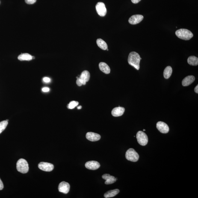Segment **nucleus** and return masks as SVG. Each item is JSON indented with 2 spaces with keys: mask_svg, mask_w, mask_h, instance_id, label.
Masks as SVG:
<instances>
[{
  "mask_svg": "<svg viewBox=\"0 0 198 198\" xmlns=\"http://www.w3.org/2000/svg\"><path fill=\"white\" fill-rule=\"evenodd\" d=\"M141 59L140 55L138 53L132 51L129 54L128 61L130 65L138 70L140 68V62Z\"/></svg>",
  "mask_w": 198,
  "mask_h": 198,
  "instance_id": "obj_1",
  "label": "nucleus"
},
{
  "mask_svg": "<svg viewBox=\"0 0 198 198\" xmlns=\"http://www.w3.org/2000/svg\"><path fill=\"white\" fill-rule=\"evenodd\" d=\"M175 34L179 38L185 40H189L193 37L192 33L186 29H180L177 30L175 32Z\"/></svg>",
  "mask_w": 198,
  "mask_h": 198,
  "instance_id": "obj_2",
  "label": "nucleus"
},
{
  "mask_svg": "<svg viewBox=\"0 0 198 198\" xmlns=\"http://www.w3.org/2000/svg\"><path fill=\"white\" fill-rule=\"evenodd\" d=\"M90 73L88 71H84L79 77H77V85L78 86H81L82 85H85L86 83L90 79Z\"/></svg>",
  "mask_w": 198,
  "mask_h": 198,
  "instance_id": "obj_3",
  "label": "nucleus"
},
{
  "mask_svg": "<svg viewBox=\"0 0 198 198\" xmlns=\"http://www.w3.org/2000/svg\"><path fill=\"white\" fill-rule=\"evenodd\" d=\"M17 169L18 171L22 174L28 173L29 171L28 163L23 158L19 159L17 163Z\"/></svg>",
  "mask_w": 198,
  "mask_h": 198,
  "instance_id": "obj_4",
  "label": "nucleus"
},
{
  "mask_svg": "<svg viewBox=\"0 0 198 198\" xmlns=\"http://www.w3.org/2000/svg\"><path fill=\"white\" fill-rule=\"evenodd\" d=\"M125 158L130 161L137 162L139 160V156L135 150L130 148L125 153Z\"/></svg>",
  "mask_w": 198,
  "mask_h": 198,
  "instance_id": "obj_5",
  "label": "nucleus"
},
{
  "mask_svg": "<svg viewBox=\"0 0 198 198\" xmlns=\"http://www.w3.org/2000/svg\"><path fill=\"white\" fill-rule=\"evenodd\" d=\"M137 141L142 146H145L147 144L148 139L147 135L144 132L139 131L137 133L136 135Z\"/></svg>",
  "mask_w": 198,
  "mask_h": 198,
  "instance_id": "obj_6",
  "label": "nucleus"
},
{
  "mask_svg": "<svg viewBox=\"0 0 198 198\" xmlns=\"http://www.w3.org/2000/svg\"><path fill=\"white\" fill-rule=\"evenodd\" d=\"M96 9L98 14L101 17L105 16L107 13L105 4L101 2H98L96 5Z\"/></svg>",
  "mask_w": 198,
  "mask_h": 198,
  "instance_id": "obj_7",
  "label": "nucleus"
},
{
  "mask_svg": "<svg viewBox=\"0 0 198 198\" xmlns=\"http://www.w3.org/2000/svg\"><path fill=\"white\" fill-rule=\"evenodd\" d=\"M39 168L43 171L50 172L53 170V165L51 163L46 162H41L38 164Z\"/></svg>",
  "mask_w": 198,
  "mask_h": 198,
  "instance_id": "obj_8",
  "label": "nucleus"
},
{
  "mask_svg": "<svg viewBox=\"0 0 198 198\" xmlns=\"http://www.w3.org/2000/svg\"><path fill=\"white\" fill-rule=\"evenodd\" d=\"M143 15L140 14L134 15L130 18L128 22L131 24L136 25L140 23L143 19Z\"/></svg>",
  "mask_w": 198,
  "mask_h": 198,
  "instance_id": "obj_9",
  "label": "nucleus"
},
{
  "mask_svg": "<svg viewBox=\"0 0 198 198\" xmlns=\"http://www.w3.org/2000/svg\"><path fill=\"white\" fill-rule=\"evenodd\" d=\"M156 127L160 132L162 133H167L169 131V128L167 124L162 122H158L156 125Z\"/></svg>",
  "mask_w": 198,
  "mask_h": 198,
  "instance_id": "obj_10",
  "label": "nucleus"
},
{
  "mask_svg": "<svg viewBox=\"0 0 198 198\" xmlns=\"http://www.w3.org/2000/svg\"><path fill=\"white\" fill-rule=\"evenodd\" d=\"M70 186L68 183L63 181L58 186L59 191L64 194H67L70 190Z\"/></svg>",
  "mask_w": 198,
  "mask_h": 198,
  "instance_id": "obj_11",
  "label": "nucleus"
},
{
  "mask_svg": "<svg viewBox=\"0 0 198 198\" xmlns=\"http://www.w3.org/2000/svg\"><path fill=\"white\" fill-rule=\"evenodd\" d=\"M85 167L89 170H94L99 169L100 167V165L97 161H91L86 163Z\"/></svg>",
  "mask_w": 198,
  "mask_h": 198,
  "instance_id": "obj_12",
  "label": "nucleus"
},
{
  "mask_svg": "<svg viewBox=\"0 0 198 198\" xmlns=\"http://www.w3.org/2000/svg\"><path fill=\"white\" fill-rule=\"evenodd\" d=\"M86 138L88 140L91 141H98L101 139V136L99 134L93 132H87L86 135Z\"/></svg>",
  "mask_w": 198,
  "mask_h": 198,
  "instance_id": "obj_13",
  "label": "nucleus"
},
{
  "mask_svg": "<svg viewBox=\"0 0 198 198\" xmlns=\"http://www.w3.org/2000/svg\"><path fill=\"white\" fill-rule=\"evenodd\" d=\"M102 178L106 180L105 184L106 185H109L114 183L117 180V178L114 176H111L109 174H105L102 175Z\"/></svg>",
  "mask_w": 198,
  "mask_h": 198,
  "instance_id": "obj_14",
  "label": "nucleus"
},
{
  "mask_svg": "<svg viewBox=\"0 0 198 198\" xmlns=\"http://www.w3.org/2000/svg\"><path fill=\"white\" fill-rule=\"evenodd\" d=\"M125 111V108L119 106L113 109L112 111V114L114 117H119L122 116L124 114Z\"/></svg>",
  "mask_w": 198,
  "mask_h": 198,
  "instance_id": "obj_15",
  "label": "nucleus"
},
{
  "mask_svg": "<svg viewBox=\"0 0 198 198\" xmlns=\"http://www.w3.org/2000/svg\"><path fill=\"white\" fill-rule=\"evenodd\" d=\"M195 79V77L192 75L188 76L184 78L182 81V84L184 86H187L194 82Z\"/></svg>",
  "mask_w": 198,
  "mask_h": 198,
  "instance_id": "obj_16",
  "label": "nucleus"
},
{
  "mask_svg": "<svg viewBox=\"0 0 198 198\" xmlns=\"http://www.w3.org/2000/svg\"><path fill=\"white\" fill-rule=\"evenodd\" d=\"M99 66L100 69L104 73L108 74L110 73L111 69H110L109 66L106 63L101 62L99 63Z\"/></svg>",
  "mask_w": 198,
  "mask_h": 198,
  "instance_id": "obj_17",
  "label": "nucleus"
},
{
  "mask_svg": "<svg viewBox=\"0 0 198 198\" xmlns=\"http://www.w3.org/2000/svg\"><path fill=\"white\" fill-rule=\"evenodd\" d=\"M119 192H120V190L118 189L109 190L105 193L104 196L106 198L112 197L118 194Z\"/></svg>",
  "mask_w": 198,
  "mask_h": 198,
  "instance_id": "obj_18",
  "label": "nucleus"
},
{
  "mask_svg": "<svg viewBox=\"0 0 198 198\" xmlns=\"http://www.w3.org/2000/svg\"><path fill=\"white\" fill-rule=\"evenodd\" d=\"M18 58L21 61H30L32 60V56L28 53H23L19 55Z\"/></svg>",
  "mask_w": 198,
  "mask_h": 198,
  "instance_id": "obj_19",
  "label": "nucleus"
},
{
  "mask_svg": "<svg viewBox=\"0 0 198 198\" xmlns=\"http://www.w3.org/2000/svg\"><path fill=\"white\" fill-rule=\"evenodd\" d=\"M172 72H173V69L170 66H167L165 69L164 73V78L166 79H168L171 76Z\"/></svg>",
  "mask_w": 198,
  "mask_h": 198,
  "instance_id": "obj_20",
  "label": "nucleus"
},
{
  "mask_svg": "<svg viewBox=\"0 0 198 198\" xmlns=\"http://www.w3.org/2000/svg\"><path fill=\"white\" fill-rule=\"evenodd\" d=\"M187 63L192 66H197L198 65V58L194 56H191L187 59Z\"/></svg>",
  "mask_w": 198,
  "mask_h": 198,
  "instance_id": "obj_21",
  "label": "nucleus"
},
{
  "mask_svg": "<svg viewBox=\"0 0 198 198\" xmlns=\"http://www.w3.org/2000/svg\"><path fill=\"white\" fill-rule=\"evenodd\" d=\"M96 43L98 46L101 49L106 50L108 49V45L104 40L101 39H98L96 40Z\"/></svg>",
  "mask_w": 198,
  "mask_h": 198,
  "instance_id": "obj_22",
  "label": "nucleus"
},
{
  "mask_svg": "<svg viewBox=\"0 0 198 198\" xmlns=\"http://www.w3.org/2000/svg\"><path fill=\"white\" fill-rule=\"evenodd\" d=\"M8 122L7 120H4L0 122V134L5 129L8 125Z\"/></svg>",
  "mask_w": 198,
  "mask_h": 198,
  "instance_id": "obj_23",
  "label": "nucleus"
},
{
  "mask_svg": "<svg viewBox=\"0 0 198 198\" xmlns=\"http://www.w3.org/2000/svg\"><path fill=\"white\" fill-rule=\"evenodd\" d=\"M78 102L77 101H72L69 103V104L68 105V108L69 109H73L75 108L78 105Z\"/></svg>",
  "mask_w": 198,
  "mask_h": 198,
  "instance_id": "obj_24",
  "label": "nucleus"
},
{
  "mask_svg": "<svg viewBox=\"0 0 198 198\" xmlns=\"http://www.w3.org/2000/svg\"><path fill=\"white\" fill-rule=\"evenodd\" d=\"M37 0H25V2L28 4H33L35 3Z\"/></svg>",
  "mask_w": 198,
  "mask_h": 198,
  "instance_id": "obj_25",
  "label": "nucleus"
},
{
  "mask_svg": "<svg viewBox=\"0 0 198 198\" xmlns=\"http://www.w3.org/2000/svg\"><path fill=\"white\" fill-rule=\"evenodd\" d=\"M43 81L45 82L49 83L50 81V79L48 77H45V78H43Z\"/></svg>",
  "mask_w": 198,
  "mask_h": 198,
  "instance_id": "obj_26",
  "label": "nucleus"
},
{
  "mask_svg": "<svg viewBox=\"0 0 198 198\" xmlns=\"http://www.w3.org/2000/svg\"><path fill=\"white\" fill-rule=\"evenodd\" d=\"M42 91L44 92H49L50 91V89L48 87H44L42 89Z\"/></svg>",
  "mask_w": 198,
  "mask_h": 198,
  "instance_id": "obj_27",
  "label": "nucleus"
},
{
  "mask_svg": "<svg viewBox=\"0 0 198 198\" xmlns=\"http://www.w3.org/2000/svg\"><path fill=\"white\" fill-rule=\"evenodd\" d=\"M4 184H3L2 181H1V179H0V190H2L3 188H4Z\"/></svg>",
  "mask_w": 198,
  "mask_h": 198,
  "instance_id": "obj_28",
  "label": "nucleus"
},
{
  "mask_svg": "<svg viewBox=\"0 0 198 198\" xmlns=\"http://www.w3.org/2000/svg\"><path fill=\"white\" fill-rule=\"evenodd\" d=\"M132 3L134 4H137L140 2L141 0H131Z\"/></svg>",
  "mask_w": 198,
  "mask_h": 198,
  "instance_id": "obj_29",
  "label": "nucleus"
},
{
  "mask_svg": "<svg viewBox=\"0 0 198 198\" xmlns=\"http://www.w3.org/2000/svg\"><path fill=\"white\" fill-rule=\"evenodd\" d=\"M194 91L196 92V93L198 94V85H197L196 86L195 88L194 89Z\"/></svg>",
  "mask_w": 198,
  "mask_h": 198,
  "instance_id": "obj_30",
  "label": "nucleus"
},
{
  "mask_svg": "<svg viewBox=\"0 0 198 198\" xmlns=\"http://www.w3.org/2000/svg\"><path fill=\"white\" fill-rule=\"evenodd\" d=\"M81 108H82V107H81V106H78V109H81Z\"/></svg>",
  "mask_w": 198,
  "mask_h": 198,
  "instance_id": "obj_31",
  "label": "nucleus"
},
{
  "mask_svg": "<svg viewBox=\"0 0 198 198\" xmlns=\"http://www.w3.org/2000/svg\"><path fill=\"white\" fill-rule=\"evenodd\" d=\"M145 131V129L143 130V131Z\"/></svg>",
  "mask_w": 198,
  "mask_h": 198,
  "instance_id": "obj_32",
  "label": "nucleus"
}]
</instances>
